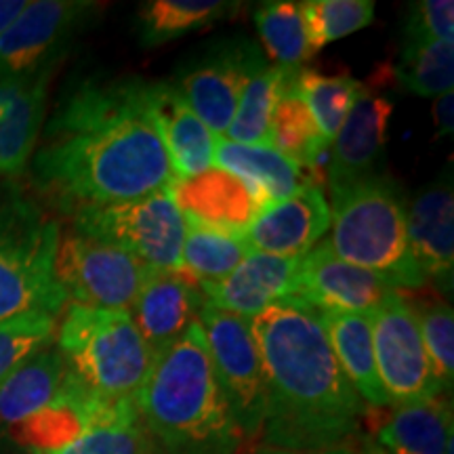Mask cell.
Listing matches in <instances>:
<instances>
[{
  "instance_id": "obj_29",
  "label": "cell",
  "mask_w": 454,
  "mask_h": 454,
  "mask_svg": "<svg viewBox=\"0 0 454 454\" xmlns=\"http://www.w3.org/2000/svg\"><path fill=\"white\" fill-rule=\"evenodd\" d=\"M251 253L244 236L223 234L208 227L187 223L181 263L187 276L198 284L221 282Z\"/></svg>"
},
{
  "instance_id": "obj_20",
  "label": "cell",
  "mask_w": 454,
  "mask_h": 454,
  "mask_svg": "<svg viewBox=\"0 0 454 454\" xmlns=\"http://www.w3.org/2000/svg\"><path fill=\"white\" fill-rule=\"evenodd\" d=\"M394 106L377 90L362 89L360 98L328 145V187L354 184L377 173Z\"/></svg>"
},
{
  "instance_id": "obj_40",
  "label": "cell",
  "mask_w": 454,
  "mask_h": 454,
  "mask_svg": "<svg viewBox=\"0 0 454 454\" xmlns=\"http://www.w3.org/2000/svg\"><path fill=\"white\" fill-rule=\"evenodd\" d=\"M27 0H0V36L9 30L11 24L24 13Z\"/></svg>"
},
{
  "instance_id": "obj_17",
  "label": "cell",
  "mask_w": 454,
  "mask_h": 454,
  "mask_svg": "<svg viewBox=\"0 0 454 454\" xmlns=\"http://www.w3.org/2000/svg\"><path fill=\"white\" fill-rule=\"evenodd\" d=\"M299 265L301 257L251 251L223 280L198 284V288L204 305L251 320L278 301L294 297Z\"/></svg>"
},
{
  "instance_id": "obj_38",
  "label": "cell",
  "mask_w": 454,
  "mask_h": 454,
  "mask_svg": "<svg viewBox=\"0 0 454 454\" xmlns=\"http://www.w3.org/2000/svg\"><path fill=\"white\" fill-rule=\"evenodd\" d=\"M434 121H435V127H438V135H442V137H446V135L452 133V129H454L452 93H446V95H442V98H435Z\"/></svg>"
},
{
  "instance_id": "obj_5",
  "label": "cell",
  "mask_w": 454,
  "mask_h": 454,
  "mask_svg": "<svg viewBox=\"0 0 454 454\" xmlns=\"http://www.w3.org/2000/svg\"><path fill=\"white\" fill-rule=\"evenodd\" d=\"M61 227L15 179L0 177V322L64 314L55 276Z\"/></svg>"
},
{
  "instance_id": "obj_10",
  "label": "cell",
  "mask_w": 454,
  "mask_h": 454,
  "mask_svg": "<svg viewBox=\"0 0 454 454\" xmlns=\"http://www.w3.org/2000/svg\"><path fill=\"white\" fill-rule=\"evenodd\" d=\"M374 364L389 406H406L442 391L425 351L414 305L395 293L371 314Z\"/></svg>"
},
{
  "instance_id": "obj_33",
  "label": "cell",
  "mask_w": 454,
  "mask_h": 454,
  "mask_svg": "<svg viewBox=\"0 0 454 454\" xmlns=\"http://www.w3.org/2000/svg\"><path fill=\"white\" fill-rule=\"evenodd\" d=\"M303 15L309 57L328 43L366 27L374 17L372 0H305L299 3Z\"/></svg>"
},
{
  "instance_id": "obj_35",
  "label": "cell",
  "mask_w": 454,
  "mask_h": 454,
  "mask_svg": "<svg viewBox=\"0 0 454 454\" xmlns=\"http://www.w3.org/2000/svg\"><path fill=\"white\" fill-rule=\"evenodd\" d=\"M421 328V339L427 351L431 368L442 391L452 389L454 377V314L450 305L423 303L414 308Z\"/></svg>"
},
{
  "instance_id": "obj_31",
  "label": "cell",
  "mask_w": 454,
  "mask_h": 454,
  "mask_svg": "<svg viewBox=\"0 0 454 454\" xmlns=\"http://www.w3.org/2000/svg\"><path fill=\"white\" fill-rule=\"evenodd\" d=\"M394 78L419 98L452 93L454 44L444 41H406Z\"/></svg>"
},
{
  "instance_id": "obj_16",
  "label": "cell",
  "mask_w": 454,
  "mask_h": 454,
  "mask_svg": "<svg viewBox=\"0 0 454 454\" xmlns=\"http://www.w3.org/2000/svg\"><path fill=\"white\" fill-rule=\"evenodd\" d=\"M202 308L204 297L194 278L184 270H156L145 280L129 314L158 357L198 325Z\"/></svg>"
},
{
  "instance_id": "obj_39",
  "label": "cell",
  "mask_w": 454,
  "mask_h": 454,
  "mask_svg": "<svg viewBox=\"0 0 454 454\" xmlns=\"http://www.w3.org/2000/svg\"><path fill=\"white\" fill-rule=\"evenodd\" d=\"M357 450L349 444H339V446H331V448H317V450H291V448H278V446H268L261 444L251 448L248 452L244 454H356Z\"/></svg>"
},
{
  "instance_id": "obj_25",
  "label": "cell",
  "mask_w": 454,
  "mask_h": 454,
  "mask_svg": "<svg viewBox=\"0 0 454 454\" xmlns=\"http://www.w3.org/2000/svg\"><path fill=\"white\" fill-rule=\"evenodd\" d=\"M299 72L301 67H282L280 89L270 118V144L286 158L317 175V167L325 162L328 145L299 90Z\"/></svg>"
},
{
  "instance_id": "obj_34",
  "label": "cell",
  "mask_w": 454,
  "mask_h": 454,
  "mask_svg": "<svg viewBox=\"0 0 454 454\" xmlns=\"http://www.w3.org/2000/svg\"><path fill=\"white\" fill-rule=\"evenodd\" d=\"M47 454H160V450L137 417L84 431L78 440Z\"/></svg>"
},
{
  "instance_id": "obj_26",
  "label": "cell",
  "mask_w": 454,
  "mask_h": 454,
  "mask_svg": "<svg viewBox=\"0 0 454 454\" xmlns=\"http://www.w3.org/2000/svg\"><path fill=\"white\" fill-rule=\"evenodd\" d=\"M331 348L351 387L368 406H389L374 364L371 314H322Z\"/></svg>"
},
{
  "instance_id": "obj_3",
  "label": "cell",
  "mask_w": 454,
  "mask_h": 454,
  "mask_svg": "<svg viewBox=\"0 0 454 454\" xmlns=\"http://www.w3.org/2000/svg\"><path fill=\"white\" fill-rule=\"evenodd\" d=\"M137 411L160 454H238L244 444L200 322L156 357Z\"/></svg>"
},
{
  "instance_id": "obj_18",
  "label": "cell",
  "mask_w": 454,
  "mask_h": 454,
  "mask_svg": "<svg viewBox=\"0 0 454 454\" xmlns=\"http://www.w3.org/2000/svg\"><path fill=\"white\" fill-rule=\"evenodd\" d=\"M170 192L187 223L223 234L244 236L261 213L251 185L219 167L207 168L190 179L173 181Z\"/></svg>"
},
{
  "instance_id": "obj_30",
  "label": "cell",
  "mask_w": 454,
  "mask_h": 454,
  "mask_svg": "<svg viewBox=\"0 0 454 454\" xmlns=\"http://www.w3.org/2000/svg\"><path fill=\"white\" fill-rule=\"evenodd\" d=\"M254 26L274 66L284 70H299L305 61L311 59L299 3L293 0L261 3L254 9Z\"/></svg>"
},
{
  "instance_id": "obj_14",
  "label": "cell",
  "mask_w": 454,
  "mask_h": 454,
  "mask_svg": "<svg viewBox=\"0 0 454 454\" xmlns=\"http://www.w3.org/2000/svg\"><path fill=\"white\" fill-rule=\"evenodd\" d=\"M57 66L0 81V177L17 179L30 167L47 116L49 82Z\"/></svg>"
},
{
  "instance_id": "obj_21",
  "label": "cell",
  "mask_w": 454,
  "mask_h": 454,
  "mask_svg": "<svg viewBox=\"0 0 454 454\" xmlns=\"http://www.w3.org/2000/svg\"><path fill=\"white\" fill-rule=\"evenodd\" d=\"M147 99L167 147L175 181L190 179L215 167L217 137L204 127L170 82L147 84Z\"/></svg>"
},
{
  "instance_id": "obj_27",
  "label": "cell",
  "mask_w": 454,
  "mask_h": 454,
  "mask_svg": "<svg viewBox=\"0 0 454 454\" xmlns=\"http://www.w3.org/2000/svg\"><path fill=\"white\" fill-rule=\"evenodd\" d=\"M280 78L282 67L270 64L261 53L259 44L251 41L240 99H238L234 121L223 139L247 145H271L270 118L278 98V89H280Z\"/></svg>"
},
{
  "instance_id": "obj_2",
  "label": "cell",
  "mask_w": 454,
  "mask_h": 454,
  "mask_svg": "<svg viewBox=\"0 0 454 454\" xmlns=\"http://www.w3.org/2000/svg\"><path fill=\"white\" fill-rule=\"evenodd\" d=\"M265 387L261 440L291 450L348 444L366 404L340 371L322 311L288 297L251 317Z\"/></svg>"
},
{
  "instance_id": "obj_24",
  "label": "cell",
  "mask_w": 454,
  "mask_h": 454,
  "mask_svg": "<svg viewBox=\"0 0 454 454\" xmlns=\"http://www.w3.org/2000/svg\"><path fill=\"white\" fill-rule=\"evenodd\" d=\"M377 446L383 454H452V404L438 395L397 406L381 425Z\"/></svg>"
},
{
  "instance_id": "obj_36",
  "label": "cell",
  "mask_w": 454,
  "mask_h": 454,
  "mask_svg": "<svg viewBox=\"0 0 454 454\" xmlns=\"http://www.w3.org/2000/svg\"><path fill=\"white\" fill-rule=\"evenodd\" d=\"M57 320L51 316H24L0 322V381L21 362L55 340Z\"/></svg>"
},
{
  "instance_id": "obj_15",
  "label": "cell",
  "mask_w": 454,
  "mask_h": 454,
  "mask_svg": "<svg viewBox=\"0 0 454 454\" xmlns=\"http://www.w3.org/2000/svg\"><path fill=\"white\" fill-rule=\"evenodd\" d=\"M408 244L425 280L450 293L454 280V192L450 168L406 208Z\"/></svg>"
},
{
  "instance_id": "obj_6",
  "label": "cell",
  "mask_w": 454,
  "mask_h": 454,
  "mask_svg": "<svg viewBox=\"0 0 454 454\" xmlns=\"http://www.w3.org/2000/svg\"><path fill=\"white\" fill-rule=\"evenodd\" d=\"M55 345L67 371L107 404H137L156 356L129 311L67 303Z\"/></svg>"
},
{
  "instance_id": "obj_4",
  "label": "cell",
  "mask_w": 454,
  "mask_h": 454,
  "mask_svg": "<svg viewBox=\"0 0 454 454\" xmlns=\"http://www.w3.org/2000/svg\"><path fill=\"white\" fill-rule=\"evenodd\" d=\"M331 238L334 257L381 276L395 288L427 284L412 257L406 230V202L394 181L374 173L331 190Z\"/></svg>"
},
{
  "instance_id": "obj_9",
  "label": "cell",
  "mask_w": 454,
  "mask_h": 454,
  "mask_svg": "<svg viewBox=\"0 0 454 454\" xmlns=\"http://www.w3.org/2000/svg\"><path fill=\"white\" fill-rule=\"evenodd\" d=\"M200 328L207 339V349L244 440H259L263 429L265 387L257 343L251 320L204 305Z\"/></svg>"
},
{
  "instance_id": "obj_12",
  "label": "cell",
  "mask_w": 454,
  "mask_h": 454,
  "mask_svg": "<svg viewBox=\"0 0 454 454\" xmlns=\"http://www.w3.org/2000/svg\"><path fill=\"white\" fill-rule=\"evenodd\" d=\"M248 38H219L194 51L175 70L170 87L215 137L230 129L247 76Z\"/></svg>"
},
{
  "instance_id": "obj_32",
  "label": "cell",
  "mask_w": 454,
  "mask_h": 454,
  "mask_svg": "<svg viewBox=\"0 0 454 454\" xmlns=\"http://www.w3.org/2000/svg\"><path fill=\"white\" fill-rule=\"evenodd\" d=\"M297 82L322 139L326 141V145H331L356 99L360 98L364 84L356 78L345 76V74L343 76H326V74L308 70V67H301Z\"/></svg>"
},
{
  "instance_id": "obj_7",
  "label": "cell",
  "mask_w": 454,
  "mask_h": 454,
  "mask_svg": "<svg viewBox=\"0 0 454 454\" xmlns=\"http://www.w3.org/2000/svg\"><path fill=\"white\" fill-rule=\"evenodd\" d=\"M72 231L133 254L152 270L179 271L187 221L170 185L135 200L78 208L70 215Z\"/></svg>"
},
{
  "instance_id": "obj_19",
  "label": "cell",
  "mask_w": 454,
  "mask_h": 454,
  "mask_svg": "<svg viewBox=\"0 0 454 454\" xmlns=\"http://www.w3.org/2000/svg\"><path fill=\"white\" fill-rule=\"evenodd\" d=\"M331 227V207L320 185H309L286 200L263 208L244 234L251 251L303 257Z\"/></svg>"
},
{
  "instance_id": "obj_13",
  "label": "cell",
  "mask_w": 454,
  "mask_h": 454,
  "mask_svg": "<svg viewBox=\"0 0 454 454\" xmlns=\"http://www.w3.org/2000/svg\"><path fill=\"white\" fill-rule=\"evenodd\" d=\"M397 291L381 276L334 257L326 242L301 257L294 297L322 314H372Z\"/></svg>"
},
{
  "instance_id": "obj_28",
  "label": "cell",
  "mask_w": 454,
  "mask_h": 454,
  "mask_svg": "<svg viewBox=\"0 0 454 454\" xmlns=\"http://www.w3.org/2000/svg\"><path fill=\"white\" fill-rule=\"evenodd\" d=\"M240 7L242 3L230 0H152L139 7L135 30L141 47H160L215 21L230 20Z\"/></svg>"
},
{
  "instance_id": "obj_37",
  "label": "cell",
  "mask_w": 454,
  "mask_h": 454,
  "mask_svg": "<svg viewBox=\"0 0 454 454\" xmlns=\"http://www.w3.org/2000/svg\"><path fill=\"white\" fill-rule=\"evenodd\" d=\"M452 0H421L411 7L406 20V41L452 43Z\"/></svg>"
},
{
  "instance_id": "obj_41",
  "label": "cell",
  "mask_w": 454,
  "mask_h": 454,
  "mask_svg": "<svg viewBox=\"0 0 454 454\" xmlns=\"http://www.w3.org/2000/svg\"><path fill=\"white\" fill-rule=\"evenodd\" d=\"M356 454H383V452H381V448H379L377 444H372V442H364V446H362Z\"/></svg>"
},
{
  "instance_id": "obj_23",
  "label": "cell",
  "mask_w": 454,
  "mask_h": 454,
  "mask_svg": "<svg viewBox=\"0 0 454 454\" xmlns=\"http://www.w3.org/2000/svg\"><path fill=\"white\" fill-rule=\"evenodd\" d=\"M66 374L67 364L53 340L0 381V438H9L11 429L53 402Z\"/></svg>"
},
{
  "instance_id": "obj_8",
  "label": "cell",
  "mask_w": 454,
  "mask_h": 454,
  "mask_svg": "<svg viewBox=\"0 0 454 454\" xmlns=\"http://www.w3.org/2000/svg\"><path fill=\"white\" fill-rule=\"evenodd\" d=\"M154 271L133 254L72 230L57 248V282L67 303L84 308L129 311Z\"/></svg>"
},
{
  "instance_id": "obj_11",
  "label": "cell",
  "mask_w": 454,
  "mask_h": 454,
  "mask_svg": "<svg viewBox=\"0 0 454 454\" xmlns=\"http://www.w3.org/2000/svg\"><path fill=\"white\" fill-rule=\"evenodd\" d=\"M104 4L90 0H36L27 3L0 36V81L57 66L66 49Z\"/></svg>"
},
{
  "instance_id": "obj_1",
  "label": "cell",
  "mask_w": 454,
  "mask_h": 454,
  "mask_svg": "<svg viewBox=\"0 0 454 454\" xmlns=\"http://www.w3.org/2000/svg\"><path fill=\"white\" fill-rule=\"evenodd\" d=\"M34 190L70 217L154 194L175 181L139 76H90L74 84L30 160Z\"/></svg>"
},
{
  "instance_id": "obj_22",
  "label": "cell",
  "mask_w": 454,
  "mask_h": 454,
  "mask_svg": "<svg viewBox=\"0 0 454 454\" xmlns=\"http://www.w3.org/2000/svg\"><path fill=\"white\" fill-rule=\"evenodd\" d=\"M215 167L230 170L251 185L259 208L286 200L303 187L317 185L314 170L301 167L271 145L234 144L217 137L215 144Z\"/></svg>"
}]
</instances>
